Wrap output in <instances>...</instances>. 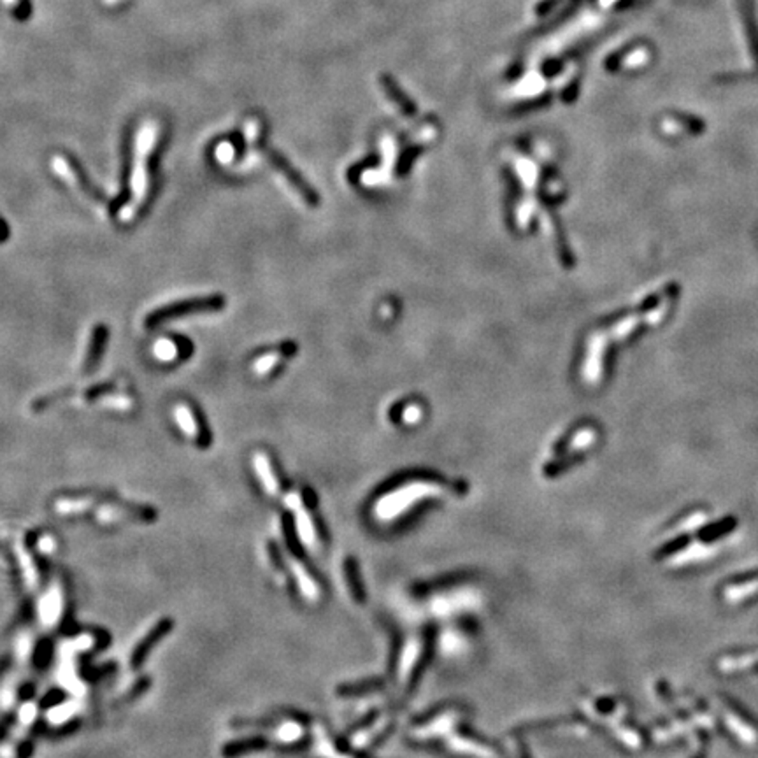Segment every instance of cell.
Returning <instances> with one entry per match:
<instances>
[{
	"instance_id": "11",
	"label": "cell",
	"mask_w": 758,
	"mask_h": 758,
	"mask_svg": "<svg viewBox=\"0 0 758 758\" xmlns=\"http://www.w3.org/2000/svg\"><path fill=\"white\" fill-rule=\"evenodd\" d=\"M4 8L11 12V16L16 21H27L30 20L32 16V6L30 0H0Z\"/></svg>"
},
{
	"instance_id": "15",
	"label": "cell",
	"mask_w": 758,
	"mask_h": 758,
	"mask_svg": "<svg viewBox=\"0 0 758 758\" xmlns=\"http://www.w3.org/2000/svg\"><path fill=\"white\" fill-rule=\"evenodd\" d=\"M102 404L107 407H116V409H130L133 402L127 395H109L106 399H102Z\"/></svg>"
},
{
	"instance_id": "6",
	"label": "cell",
	"mask_w": 758,
	"mask_h": 758,
	"mask_svg": "<svg viewBox=\"0 0 758 758\" xmlns=\"http://www.w3.org/2000/svg\"><path fill=\"white\" fill-rule=\"evenodd\" d=\"M294 353H295V344H285L283 348L274 349V351L258 356V358L253 362V365H251V369H253V372L257 376H266L269 374V372L272 371V369L276 367V365L285 358V356L294 355Z\"/></svg>"
},
{
	"instance_id": "4",
	"label": "cell",
	"mask_w": 758,
	"mask_h": 758,
	"mask_svg": "<svg viewBox=\"0 0 758 758\" xmlns=\"http://www.w3.org/2000/svg\"><path fill=\"white\" fill-rule=\"evenodd\" d=\"M174 418H176L177 425L181 426L184 434L192 439L193 442L200 446V448H206L211 442V437L208 435V432L199 425V420L195 418L193 411L190 409V406L186 404H177L174 407Z\"/></svg>"
},
{
	"instance_id": "2",
	"label": "cell",
	"mask_w": 758,
	"mask_h": 758,
	"mask_svg": "<svg viewBox=\"0 0 758 758\" xmlns=\"http://www.w3.org/2000/svg\"><path fill=\"white\" fill-rule=\"evenodd\" d=\"M225 304H227V301L221 295H209V297L186 299V301L172 302V304L162 305V307L151 311L146 316L144 323L148 329H151V327H158V325H164L171 320H177L181 316L221 311Z\"/></svg>"
},
{
	"instance_id": "19",
	"label": "cell",
	"mask_w": 758,
	"mask_h": 758,
	"mask_svg": "<svg viewBox=\"0 0 758 758\" xmlns=\"http://www.w3.org/2000/svg\"><path fill=\"white\" fill-rule=\"evenodd\" d=\"M107 6H118V4H125L127 0H104Z\"/></svg>"
},
{
	"instance_id": "13",
	"label": "cell",
	"mask_w": 758,
	"mask_h": 758,
	"mask_svg": "<svg viewBox=\"0 0 758 758\" xmlns=\"http://www.w3.org/2000/svg\"><path fill=\"white\" fill-rule=\"evenodd\" d=\"M216 158H218L219 164L223 165H228L234 162L235 158V146L232 144V142H221V144H218V148H216Z\"/></svg>"
},
{
	"instance_id": "8",
	"label": "cell",
	"mask_w": 758,
	"mask_h": 758,
	"mask_svg": "<svg viewBox=\"0 0 758 758\" xmlns=\"http://www.w3.org/2000/svg\"><path fill=\"white\" fill-rule=\"evenodd\" d=\"M600 349H602V339L600 336H594L590 340V349H588V358L585 362V379L588 383H595L598 378V372H600Z\"/></svg>"
},
{
	"instance_id": "10",
	"label": "cell",
	"mask_w": 758,
	"mask_h": 758,
	"mask_svg": "<svg viewBox=\"0 0 758 758\" xmlns=\"http://www.w3.org/2000/svg\"><path fill=\"white\" fill-rule=\"evenodd\" d=\"M515 167L516 171H518V174L521 176V180H523V184L527 190H534L536 188V180H537V167L534 164H532L530 160H527V158H516L515 160Z\"/></svg>"
},
{
	"instance_id": "3",
	"label": "cell",
	"mask_w": 758,
	"mask_h": 758,
	"mask_svg": "<svg viewBox=\"0 0 758 758\" xmlns=\"http://www.w3.org/2000/svg\"><path fill=\"white\" fill-rule=\"evenodd\" d=\"M51 169H53V172H55L56 176L62 177V180L65 181V183L69 184L76 193H79L83 199H86L90 204H94L95 208L98 209L107 208V200L104 199V197H102L100 193H98L90 183H88V181H86V177H83V174L76 169V165L72 164V162L67 160L65 157H62V155L53 157V160H51Z\"/></svg>"
},
{
	"instance_id": "17",
	"label": "cell",
	"mask_w": 758,
	"mask_h": 758,
	"mask_svg": "<svg viewBox=\"0 0 758 758\" xmlns=\"http://www.w3.org/2000/svg\"><path fill=\"white\" fill-rule=\"evenodd\" d=\"M422 415H423V411L420 409V406L413 404V406H407L406 409H404L402 420L404 423H416L420 418H422Z\"/></svg>"
},
{
	"instance_id": "14",
	"label": "cell",
	"mask_w": 758,
	"mask_h": 758,
	"mask_svg": "<svg viewBox=\"0 0 758 758\" xmlns=\"http://www.w3.org/2000/svg\"><path fill=\"white\" fill-rule=\"evenodd\" d=\"M534 208H536V202L532 199H527L520 208H518V227L525 228L530 221L532 215H534Z\"/></svg>"
},
{
	"instance_id": "1",
	"label": "cell",
	"mask_w": 758,
	"mask_h": 758,
	"mask_svg": "<svg viewBox=\"0 0 758 758\" xmlns=\"http://www.w3.org/2000/svg\"><path fill=\"white\" fill-rule=\"evenodd\" d=\"M158 123L149 120L142 123V127L136 133V144H133V167L132 176H130V186H132V199L123 206L120 211V219L123 223L132 221L137 216L139 209L144 206L149 193V160L157 148L158 141Z\"/></svg>"
},
{
	"instance_id": "16",
	"label": "cell",
	"mask_w": 758,
	"mask_h": 758,
	"mask_svg": "<svg viewBox=\"0 0 758 758\" xmlns=\"http://www.w3.org/2000/svg\"><path fill=\"white\" fill-rule=\"evenodd\" d=\"M594 439H595V434L592 432V430H583V432H579V434L572 439L569 450H578V448H581V446L590 444Z\"/></svg>"
},
{
	"instance_id": "18",
	"label": "cell",
	"mask_w": 758,
	"mask_h": 758,
	"mask_svg": "<svg viewBox=\"0 0 758 758\" xmlns=\"http://www.w3.org/2000/svg\"><path fill=\"white\" fill-rule=\"evenodd\" d=\"M6 235H8V228L4 227V223H0V241H4Z\"/></svg>"
},
{
	"instance_id": "5",
	"label": "cell",
	"mask_w": 758,
	"mask_h": 758,
	"mask_svg": "<svg viewBox=\"0 0 758 758\" xmlns=\"http://www.w3.org/2000/svg\"><path fill=\"white\" fill-rule=\"evenodd\" d=\"M107 340V329L104 325H97L91 332L90 339H88V346H86V355L83 360V374H90L97 367L98 360H100L102 351H104V346H106Z\"/></svg>"
},
{
	"instance_id": "7",
	"label": "cell",
	"mask_w": 758,
	"mask_h": 758,
	"mask_svg": "<svg viewBox=\"0 0 758 758\" xmlns=\"http://www.w3.org/2000/svg\"><path fill=\"white\" fill-rule=\"evenodd\" d=\"M253 464L267 492H269L270 495H276V493H278V479H276V476H274L272 473L269 457H267L266 453H262V451H258L253 458Z\"/></svg>"
},
{
	"instance_id": "9",
	"label": "cell",
	"mask_w": 758,
	"mask_h": 758,
	"mask_svg": "<svg viewBox=\"0 0 758 758\" xmlns=\"http://www.w3.org/2000/svg\"><path fill=\"white\" fill-rule=\"evenodd\" d=\"M153 353H155V356L160 362H174V360L181 356V348L176 340L160 339L153 346Z\"/></svg>"
},
{
	"instance_id": "12",
	"label": "cell",
	"mask_w": 758,
	"mask_h": 758,
	"mask_svg": "<svg viewBox=\"0 0 758 758\" xmlns=\"http://www.w3.org/2000/svg\"><path fill=\"white\" fill-rule=\"evenodd\" d=\"M743 14H744V23H746V27H748V37H750L751 51H753L755 60H757V62H758V34H757V28H755L753 12H751V9H750V6H748V2H746V4H744Z\"/></svg>"
}]
</instances>
